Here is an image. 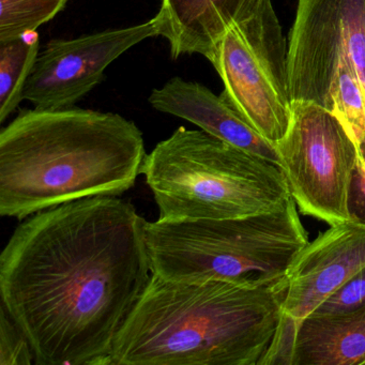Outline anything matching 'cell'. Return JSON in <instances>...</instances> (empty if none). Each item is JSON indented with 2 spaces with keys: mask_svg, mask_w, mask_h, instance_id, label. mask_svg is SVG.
<instances>
[{
  "mask_svg": "<svg viewBox=\"0 0 365 365\" xmlns=\"http://www.w3.org/2000/svg\"><path fill=\"white\" fill-rule=\"evenodd\" d=\"M146 224L98 196L27 217L0 255L1 307L38 365H110L115 339L151 277Z\"/></svg>",
  "mask_w": 365,
  "mask_h": 365,
  "instance_id": "obj_1",
  "label": "cell"
},
{
  "mask_svg": "<svg viewBox=\"0 0 365 365\" xmlns=\"http://www.w3.org/2000/svg\"><path fill=\"white\" fill-rule=\"evenodd\" d=\"M144 138L118 114L22 110L0 132V215L25 220L67 202L120 196L142 175Z\"/></svg>",
  "mask_w": 365,
  "mask_h": 365,
  "instance_id": "obj_2",
  "label": "cell"
},
{
  "mask_svg": "<svg viewBox=\"0 0 365 365\" xmlns=\"http://www.w3.org/2000/svg\"><path fill=\"white\" fill-rule=\"evenodd\" d=\"M274 281L181 283L151 273L110 365H258L283 313Z\"/></svg>",
  "mask_w": 365,
  "mask_h": 365,
  "instance_id": "obj_3",
  "label": "cell"
},
{
  "mask_svg": "<svg viewBox=\"0 0 365 365\" xmlns=\"http://www.w3.org/2000/svg\"><path fill=\"white\" fill-rule=\"evenodd\" d=\"M142 175L160 221L249 217L277 210L292 196L279 166L185 127L146 155Z\"/></svg>",
  "mask_w": 365,
  "mask_h": 365,
  "instance_id": "obj_4",
  "label": "cell"
},
{
  "mask_svg": "<svg viewBox=\"0 0 365 365\" xmlns=\"http://www.w3.org/2000/svg\"><path fill=\"white\" fill-rule=\"evenodd\" d=\"M151 273L181 283L274 281L285 277L309 234L292 196L277 210L225 220L147 222Z\"/></svg>",
  "mask_w": 365,
  "mask_h": 365,
  "instance_id": "obj_5",
  "label": "cell"
},
{
  "mask_svg": "<svg viewBox=\"0 0 365 365\" xmlns=\"http://www.w3.org/2000/svg\"><path fill=\"white\" fill-rule=\"evenodd\" d=\"M275 148L301 212L329 225L351 220L350 183L360 155L332 112L318 104L294 102L289 129Z\"/></svg>",
  "mask_w": 365,
  "mask_h": 365,
  "instance_id": "obj_6",
  "label": "cell"
},
{
  "mask_svg": "<svg viewBox=\"0 0 365 365\" xmlns=\"http://www.w3.org/2000/svg\"><path fill=\"white\" fill-rule=\"evenodd\" d=\"M343 56L351 61L365 93V0H298L287 46L292 104L326 108Z\"/></svg>",
  "mask_w": 365,
  "mask_h": 365,
  "instance_id": "obj_7",
  "label": "cell"
},
{
  "mask_svg": "<svg viewBox=\"0 0 365 365\" xmlns=\"http://www.w3.org/2000/svg\"><path fill=\"white\" fill-rule=\"evenodd\" d=\"M160 35L157 19L71 40H53L39 53L23 99L38 110L73 108L104 78L106 68L144 40Z\"/></svg>",
  "mask_w": 365,
  "mask_h": 365,
  "instance_id": "obj_8",
  "label": "cell"
},
{
  "mask_svg": "<svg viewBox=\"0 0 365 365\" xmlns=\"http://www.w3.org/2000/svg\"><path fill=\"white\" fill-rule=\"evenodd\" d=\"M211 63L224 84L222 97L271 144L283 140L292 119L288 83L254 51L238 27L226 31Z\"/></svg>",
  "mask_w": 365,
  "mask_h": 365,
  "instance_id": "obj_9",
  "label": "cell"
},
{
  "mask_svg": "<svg viewBox=\"0 0 365 365\" xmlns=\"http://www.w3.org/2000/svg\"><path fill=\"white\" fill-rule=\"evenodd\" d=\"M365 267V224L330 225L307 243L286 273L283 313L300 324Z\"/></svg>",
  "mask_w": 365,
  "mask_h": 365,
  "instance_id": "obj_10",
  "label": "cell"
},
{
  "mask_svg": "<svg viewBox=\"0 0 365 365\" xmlns=\"http://www.w3.org/2000/svg\"><path fill=\"white\" fill-rule=\"evenodd\" d=\"M153 108L185 119L200 130L279 166L274 145L258 133L222 96L200 83L172 78L149 97Z\"/></svg>",
  "mask_w": 365,
  "mask_h": 365,
  "instance_id": "obj_11",
  "label": "cell"
},
{
  "mask_svg": "<svg viewBox=\"0 0 365 365\" xmlns=\"http://www.w3.org/2000/svg\"><path fill=\"white\" fill-rule=\"evenodd\" d=\"M271 0H162L155 19L174 58L200 54L212 61L222 38Z\"/></svg>",
  "mask_w": 365,
  "mask_h": 365,
  "instance_id": "obj_12",
  "label": "cell"
},
{
  "mask_svg": "<svg viewBox=\"0 0 365 365\" xmlns=\"http://www.w3.org/2000/svg\"><path fill=\"white\" fill-rule=\"evenodd\" d=\"M292 365H365V305L304 318L297 329Z\"/></svg>",
  "mask_w": 365,
  "mask_h": 365,
  "instance_id": "obj_13",
  "label": "cell"
},
{
  "mask_svg": "<svg viewBox=\"0 0 365 365\" xmlns=\"http://www.w3.org/2000/svg\"><path fill=\"white\" fill-rule=\"evenodd\" d=\"M38 55L39 38L36 33L0 42V123L24 100L25 85Z\"/></svg>",
  "mask_w": 365,
  "mask_h": 365,
  "instance_id": "obj_14",
  "label": "cell"
},
{
  "mask_svg": "<svg viewBox=\"0 0 365 365\" xmlns=\"http://www.w3.org/2000/svg\"><path fill=\"white\" fill-rule=\"evenodd\" d=\"M327 110L343 123L365 160V93L351 61L343 56L329 93Z\"/></svg>",
  "mask_w": 365,
  "mask_h": 365,
  "instance_id": "obj_15",
  "label": "cell"
},
{
  "mask_svg": "<svg viewBox=\"0 0 365 365\" xmlns=\"http://www.w3.org/2000/svg\"><path fill=\"white\" fill-rule=\"evenodd\" d=\"M67 3L68 0H0V42L35 33Z\"/></svg>",
  "mask_w": 365,
  "mask_h": 365,
  "instance_id": "obj_16",
  "label": "cell"
},
{
  "mask_svg": "<svg viewBox=\"0 0 365 365\" xmlns=\"http://www.w3.org/2000/svg\"><path fill=\"white\" fill-rule=\"evenodd\" d=\"M35 352L24 331L0 307V365H31Z\"/></svg>",
  "mask_w": 365,
  "mask_h": 365,
  "instance_id": "obj_17",
  "label": "cell"
},
{
  "mask_svg": "<svg viewBox=\"0 0 365 365\" xmlns=\"http://www.w3.org/2000/svg\"><path fill=\"white\" fill-rule=\"evenodd\" d=\"M363 305H365V267L312 314L341 313Z\"/></svg>",
  "mask_w": 365,
  "mask_h": 365,
  "instance_id": "obj_18",
  "label": "cell"
},
{
  "mask_svg": "<svg viewBox=\"0 0 365 365\" xmlns=\"http://www.w3.org/2000/svg\"><path fill=\"white\" fill-rule=\"evenodd\" d=\"M348 204L351 220L365 224V160L360 158L352 175Z\"/></svg>",
  "mask_w": 365,
  "mask_h": 365,
  "instance_id": "obj_19",
  "label": "cell"
}]
</instances>
